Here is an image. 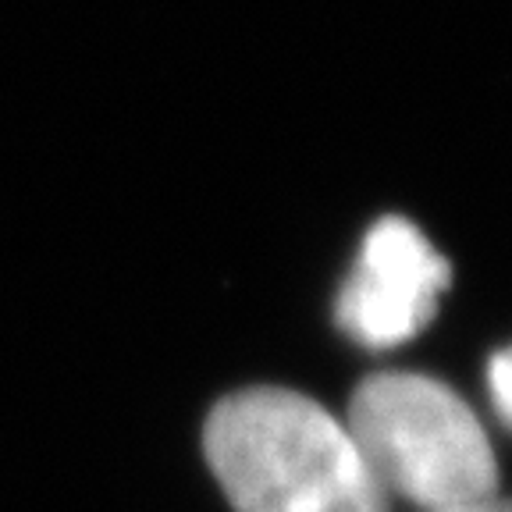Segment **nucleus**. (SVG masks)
I'll return each instance as SVG.
<instances>
[{
    "mask_svg": "<svg viewBox=\"0 0 512 512\" xmlns=\"http://www.w3.org/2000/svg\"><path fill=\"white\" fill-rule=\"evenodd\" d=\"M431 512H512V498H502L498 491H491V495L473 498V502L448 505V509H431Z\"/></svg>",
    "mask_w": 512,
    "mask_h": 512,
    "instance_id": "5",
    "label": "nucleus"
},
{
    "mask_svg": "<svg viewBox=\"0 0 512 512\" xmlns=\"http://www.w3.org/2000/svg\"><path fill=\"white\" fill-rule=\"evenodd\" d=\"M452 267L406 217H384L367 232L338 292V328L367 349L402 345L427 328Z\"/></svg>",
    "mask_w": 512,
    "mask_h": 512,
    "instance_id": "3",
    "label": "nucleus"
},
{
    "mask_svg": "<svg viewBox=\"0 0 512 512\" xmlns=\"http://www.w3.org/2000/svg\"><path fill=\"white\" fill-rule=\"evenodd\" d=\"M345 431L384 495L420 512L498 491L488 431L448 384L427 374H374L356 388Z\"/></svg>",
    "mask_w": 512,
    "mask_h": 512,
    "instance_id": "2",
    "label": "nucleus"
},
{
    "mask_svg": "<svg viewBox=\"0 0 512 512\" xmlns=\"http://www.w3.org/2000/svg\"><path fill=\"white\" fill-rule=\"evenodd\" d=\"M203 445L235 512H388L345 424L299 392L228 395L210 413Z\"/></svg>",
    "mask_w": 512,
    "mask_h": 512,
    "instance_id": "1",
    "label": "nucleus"
},
{
    "mask_svg": "<svg viewBox=\"0 0 512 512\" xmlns=\"http://www.w3.org/2000/svg\"><path fill=\"white\" fill-rule=\"evenodd\" d=\"M488 388L491 399H495V409L505 424L512 427V345L502 352H495L488 363Z\"/></svg>",
    "mask_w": 512,
    "mask_h": 512,
    "instance_id": "4",
    "label": "nucleus"
}]
</instances>
